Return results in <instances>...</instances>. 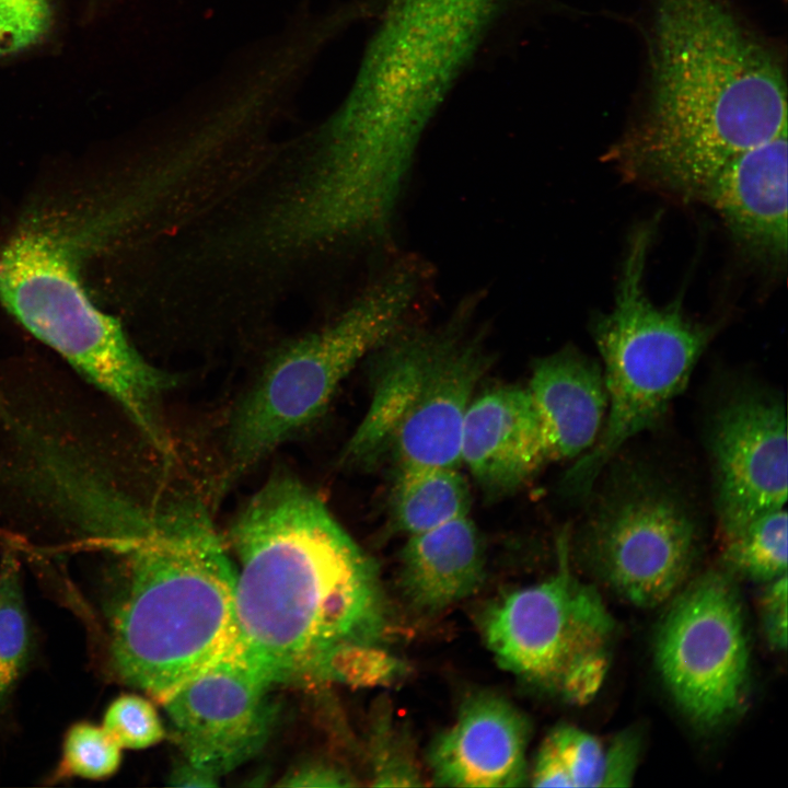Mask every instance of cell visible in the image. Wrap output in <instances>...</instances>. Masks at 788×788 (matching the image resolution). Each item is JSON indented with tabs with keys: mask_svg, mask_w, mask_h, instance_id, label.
Returning <instances> with one entry per match:
<instances>
[{
	"mask_svg": "<svg viewBox=\"0 0 788 788\" xmlns=\"http://www.w3.org/2000/svg\"><path fill=\"white\" fill-rule=\"evenodd\" d=\"M640 105L606 160L628 182L700 201L742 152L787 132L779 56L729 0H644Z\"/></svg>",
	"mask_w": 788,
	"mask_h": 788,
	"instance_id": "1",
	"label": "cell"
},
{
	"mask_svg": "<svg viewBox=\"0 0 788 788\" xmlns=\"http://www.w3.org/2000/svg\"><path fill=\"white\" fill-rule=\"evenodd\" d=\"M229 537L233 647L273 686L335 683L348 652L382 644L389 621L375 561L296 475L273 473Z\"/></svg>",
	"mask_w": 788,
	"mask_h": 788,
	"instance_id": "2",
	"label": "cell"
},
{
	"mask_svg": "<svg viewBox=\"0 0 788 788\" xmlns=\"http://www.w3.org/2000/svg\"><path fill=\"white\" fill-rule=\"evenodd\" d=\"M121 557L108 623L111 657L128 684L162 702L235 640V566L206 507L155 511L153 532Z\"/></svg>",
	"mask_w": 788,
	"mask_h": 788,
	"instance_id": "3",
	"label": "cell"
},
{
	"mask_svg": "<svg viewBox=\"0 0 788 788\" xmlns=\"http://www.w3.org/2000/svg\"><path fill=\"white\" fill-rule=\"evenodd\" d=\"M77 263L61 230L35 219L20 225L0 246V302L169 456L162 402L176 378L144 359L121 323L93 303Z\"/></svg>",
	"mask_w": 788,
	"mask_h": 788,
	"instance_id": "4",
	"label": "cell"
},
{
	"mask_svg": "<svg viewBox=\"0 0 788 788\" xmlns=\"http://www.w3.org/2000/svg\"><path fill=\"white\" fill-rule=\"evenodd\" d=\"M473 306L465 301L438 327L404 326L370 354V403L343 466L394 476L461 464L464 415L491 361Z\"/></svg>",
	"mask_w": 788,
	"mask_h": 788,
	"instance_id": "5",
	"label": "cell"
},
{
	"mask_svg": "<svg viewBox=\"0 0 788 788\" xmlns=\"http://www.w3.org/2000/svg\"><path fill=\"white\" fill-rule=\"evenodd\" d=\"M424 282L420 263L401 259L329 323L271 352L230 417L223 487L324 413L357 363L405 326Z\"/></svg>",
	"mask_w": 788,
	"mask_h": 788,
	"instance_id": "6",
	"label": "cell"
},
{
	"mask_svg": "<svg viewBox=\"0 0 788 788\" xmlns=\"http://www.w3.org/2000/svg\"><path fill=\"white\" fill-rule=\"evenodd\" d=\"M652 232L649 224L634 232L614 305L591 322L604 364L607 407L595 442L561 479L568 495H586L621 447L662 418L712 334L685 315L681 298L658 306L647 296L644 277Z\"/></svg>",
	"mask_w": 788,
	"mask_h": 788,
	"instance_id": "7",
	"label": "cell"
},
{
	"mask_svg": "<svg viewBox=\"0 0 788 788\" xmlns=\"http://www.w3.org/2000/svg\"><path fill=\"white\" fill-rule=\"evenodd\" d=\"M568 544L563 532L554 575L488 606L482 633L502 669L563 700L586 705L606 679L617 626L595 587L571 572Z\"/></svg>",
	"mask_w": 788,
	"mask_h": 788,
	"instance_id": "8",
	"label": "cell"
},
{
	"mask_svg": "<svg viewBox=\"0 0 788 788\" xmlns=\"http://www.w3.org/2000/svg\"><path fill=\"white\" fill-rule=\"evenodd\" d=\"M654 638V661L672 699L703 729L727 723L743 708L751 648L735 578L711 569L669 601Z\"/></svg>",
	"mask_w": 788,
	"mask_h": 788,
	"instance_id": "9",
	"label": "cell"
},
{
	"mask_svg": "<svg viewBox=\"0 0 788 788\" xmlns=\"http://www.w3.org/2000/svg\"><path fill=\"white\" fill-rule=\"evenodd\" d=\"M700 546L691 508L646 477L612 489L583 525L580 552L589 569L624 602L653 609L690 580Z\"/></svg>",
	"mask_w": 788,
	"mask_h": 788,
	"instance_id": "10",
	"label": "cell"
},
{
	"mask_svg": "<svg viewBox=\"0 0 788 788\" xmlns=\"http://www.w3.org/2000/svg\"><path fill=\"white\" fill-rule=\"evenodd\" d=\"M273 685L232 647L161 703L184 760L218 778L265 744Z\"/></svg>",
	"mask_w": 788,
	"mask_h": 788,
	"instance_id": "11",
	"label": "cell"
},
{
	"mask_svg": "<svg viewBox=\"0 0 788 788\" xmlns=\"http://www.w3.org/2000/svg\"><path fill=\"white\" fill-rule=\"evenodd\" d=\"M709 447L723 538L760 514L785 508L787 421L778 396L752 390L730 397L712 418Z\"/></svg>",
	"mask_w": 788,
	"mask_h": 788,
	"instance_id": "12",
	"label": "cell"
},
{
	"mask_svg": "<svg viewBox=\"0 0 788 788\" xmlns=\"http://www.w3.org/2000/svg\"><path fill=\"white\" fill-rule=\"evenodd\" d=\"M530 735L528 718L511 702L490 692L473 694L429 746L432 779L450 787L523 786Z\"/></svg>",
	"mask_w": 788,
	"mask_h": 788,
	"instance_id": "13",
	"label": "cell"
},
{
	"mask_svg": "<svg viewBox=\"0 0 788 788\" xmlns=\"http://www.w3.org/2000/svg\"><path fill=\"white\" fill-rule=\"evenodd\" d=\"M460 455L489 499L514 493L551 462L528 386H499L472 398L463 419Z\"/></svg>",
	"mask_w": 788,
	"mask_h": 788,
	"instance_id": "14",
	"label": "cell"
},
{
	"mask_svg": "<svg viewBox=\"0 0 788 788\" xmlns=\"http://www.w3.org/2000/svg\"><path fill=\"white\" fill-rule=\"evenodd\" d=\"M702 201L750 258L774 270L787 259V132L732 159Z\"/></svg>",
	"mask_w": 788,
	"mask_h": 788,
	"instance_id": "15",
	"label": "cell"
},
{
	"mask_svg": "<svg viewBox=\"0 0 788 788\" xmlns=\"http://www.w3.org/2000/svg\"><path fill=\"white\" fill-rule=\"evenodd\" d=\"M528 389L551 462L579 457L593 445L607 407L596 361L567 346L534 361Z\"/></svg>",
	"mask_w": 788,
	"mask_h": 788,
	"instance_id": "16",
	"label": "cell"
},
{
	"mask_svg": "<svg viewBox=\"0 0 788 788\" xmlns=\"http://www.w3.org/2000/svg\"><path fill=\"white\" fill-rule=\"evenodd\" d=\"M485 568L482 534L466 515L408 536L401 552L398 584L413 609L432 614L474 594Z\"/></svg>",
	"mask_w": 788,
	"mask_h": 788,
	"instance_id": "17",
	"label": "cell"
},
{
	"mask_svg": "<svg viewBox=\"0 0 788 788\" xmlns=\"http://www.w3.org/2000/svg\"><path fill=\"white\" fill-rule=\"evenodd\" d=\"M471 503L470 486L457 467H422L393 476L391 522L408 536L468 515Z\"/></svg>",
	"mask_w": 788,
	"mask_h": 788,
	"instance_id": "18",
	"label": "cell"
},
{
	"mask_svg": "<svg viewBox=\"0 0 788 788\" xmlns=\"http://www.w3.org/2000/svg\"><path fill=\"white\" fill-rule=\"evenodd\" d=\"M721 568L732 577L766 583L787 573V512L760 514L723 538Z\"/></svg>",
	"mask_w": 788,
	"mask_h": 788,
	"instance_id": "19",
	"label": "cell"
},
{
	"mask_svg": "<svg viewBox=\"0 0 788 788\" xmlns=\"http://www.w3.org/2000/svg\"><path fill=\"white\" fill-rule=\"evenodd\" d=\"M31 651V630L20 564L8 551L0 561V711L20 680Z\"/></svg>",
	"mask_w": 788,
	"mask_h": 788,
	"instance_id": "20",
	"label": "cell"
},
{
	"mask_svg": "<svg viewBox=\"0 0 788 788\" xmlns=\"http://www.w3.org/2000/svg\"><path fill=\"white\" fill-rule=\"evenodd\" d=\"M120 762L121 748L106 730L102 726L80 721L72 725L65 735L54 779H105L114 775Z\"/></svg>",
	"mask_w": 788,
	"mask_h": 788,
	"instance_id": "21",
	"label": "cell"
},
{
	"mask_svg": "<svg viewBox=\"0 0 788 788\" xmlns=\"http://www.w3.org/2000/svg\"><path fill=\"white\" fill-rule=\"evenodd\" d=\"M561 762L570 787H604L606 744L571 725L555 727L546 737Z\"/></svg>",
	"mask_w": 788,
	"mask_h": 788,
	"instance_id": "22",
	"label": "cell"
},
{
	"mask_svg": "<svg viewBox=\"0 0 788 788\" xmlns=\"http://www.w3.org/2000/svg\"><path fill=\"white\" fill-rule=\"evenodd\" d=\"M102 727L121 749H146L165 734L153 704L136 694L116 697L106 708Z\"/></svg>",
	"mask_w": 788,
	"mask_h": 788,
	"instance_id": "23",
	"label": "cell"
},
{
	"mask_svg": "<svg viewBox=\"0 0 788 788\" xmlns=\"http://www.w3.org/2000/svg\"><path fill=\"white\" fill-rule=\"evenodd\" d=\"M48 23V0H0V24L10 51L34 44Z\"/></svg>",
	"mask_w": 788,
	"mask_h": 788,
	"instance_id": "24",
	"label": "cell"
},
{
	"mask_svg": "<svg viewBox=\"0 0 788 788\" xmlns=\"http://www.w3.org/2000/svg\"><path fill=\"white\" fill-rule=\"evenodd\" d=\"M787 573L766 583L760 596V622L769 647L777 651L787 648Z\"/></svg>",
	"mask_w": 788,
	"mask_h": 788,
	"instance_id": "25",
	"label": "cell"
},
{
	"mask_svg": "<svg viewBox=\"0 0 788 788\" xmlns=\"http://www.w3.org/2000/svg\"><path fill=\"white\" fill-rule=\"evenodd\" d=\"M640 748V735L635 730L623 731L606 744L605 788L631 785L639 763Z\"/></svg>",
	"mask_w": 788,
	"mask_h": 788,
	"instance_id": "26",
	"label": "cell"
},
{
	"mask_svg": "<svg viewBox=\"0 0 788 788\" xmlns=\"http://www.w3.org/2000/svg\"><path fill=\"white\" fill-rule=\"evenodd\" d=\"M351 778L345 772L326 764H310L291 772L281 786L290 787H349Z\"/></svg>",
	"mask_w": 788,
	"mask_h": 788,
	"instance_id": "27",
	"label": "cell"
},
{
	"mask_svg": "<svg viewBox=\"0 0 788 788\" xmlns=\"http://www.w3.org/2000/svg\"><path fill=\"white\" fill-rule=\"evenodd\" d=\"M529 779L535 787H570L569 777L547 740H544L535 756Z\"/></svg>",
	"mask_w": 788,
	"mask_h": 788,
	"instance_id": "28",
	"label": "cell"
},
{
	"mask_svg": "<svg viewBox=\"0 0 788 788\" xmlns=\"http://www.w3.org/2000/svg\"><path fill=\"white\" fill-rule=\"evenodd\" d=\"M170 780L173 786L178 787L218 786L217 776L186 761L173 770Z\"/></svg>",
	"mask_w": 788,
	"mask_h": 788,
	"instance_id": "29",
	"label": "cell"
},
{
	"mask_svg": "<svg viewBox=\"0 0 788 788\" xmlns=\"http://www.w3.org/2000/svg\"><path fill=\"white\" fill-rule=\"evenodd\" d=\"M4 53H11V51H10L5 35H4L1 24H0V54H4Z\"/></svg>",
	"mask_w": 788,
	"mask_h": 788,
	"instance_id": "30",
	"label": "cell"
}]
</instances>
